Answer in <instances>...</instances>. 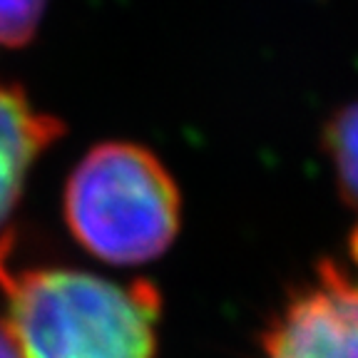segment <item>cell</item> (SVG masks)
<instances>
[{
  "mask_svg": "<svg viewBox=\"0 0 358 358\" xmlns=\"http://www.w3.org/2000/svg\"><path fill=\"white\" fill-rule=\"evenodd\" d=\"M0 291L22 358H155L162 299L150 281L20 264L3 239Z\"/></svg>",
  "mask_w": 358,
  "mask_h": 358,
  "instance_id": "obj_1",
  "label": "cell"
},
{
  "mask_svg": "<svg viewBox=\"0 0 358 358\" xmlns=\"http://www.w3.org/2000/svg\"><path fill=\"white\" fill-rule=\"evenodd\" d=\"M179 189L147 147L102 142L70 172L62 196L67 229L115 266L159 259L179 231Z\"/></svg>",
  "mask_w": 358,
  "mask_h": 358,
  "instance_id": "obj_2",
  "label": "cell"
},
{
  "mask_svg": "<svg viewBox=\"0 0 358 358\" xmlns=\"http://www.w3.org/2000/svg\"><path fill=\"white\" fill-rule=\"evenodd\" d=\"M262 351L264 358H358V279L321 262L268 324Z\"/></svg>",
  "mask_w": 358,
  "mask_h": 358,
  "instance_id": "obj_3",
  "label": "cell"
},
{
  "mask_svg": "<svg viewBox=\"0 0 358 358\" xmlns=\"http://www.w3.org/2000/svg\"><path fill=\"white\" fill-rule=\"evenodd\" d=\"M62 132V120L38 110L25 90L0 83V227L15 212L33 164Z\"/></svg>",
  "mask_w": 358,
  "mask_h": 358,
  "instance_id": "obj_4",
  "label": "cell"
},
{
  "mask_svg": "<svg viewBox=\"0 0 358 358\" xmlns=\"http://www.w3.org/2000/svg\"><path fill=\"white\" fill-rule=\"evenodd\" d=\"M324 145L334 162L341 194L358 209V100L341 107L326 124Z\"/></svg>",
  "mask_w": 358,
  "mask_h": 358,
  "instance_id": "obj_5",
  "label": "cell"
},
{
  "mask_svg": "<svg viewBox=\"0 0 358 358\" xmlns=\"http://www.w3.org/2000/svg\"><path fill=\"white\" fill-rule=\"evenodd\" d=\"M48 0H0V52L17 50L38 33Z\"/></svg>",
  "mask_w": 358,
  "mask_h": 358,
  "instance_id": "obj_6",
  "label": "cell"
},
{
  "mask_svg": "<svg viewBox=\"0 0 358 358\" xmlns=\"http://www.w3.org/2000/svg\"><path fill=\"white\" fill-rule=\"evenodd\" d=\"M0 358H22L6 321H0Z\"/></svg>",
  "mask_w": 358,
  "mask_h": 358,
  "instance_id": "obj_7",
  "label": "cell"
}]
</instances>
